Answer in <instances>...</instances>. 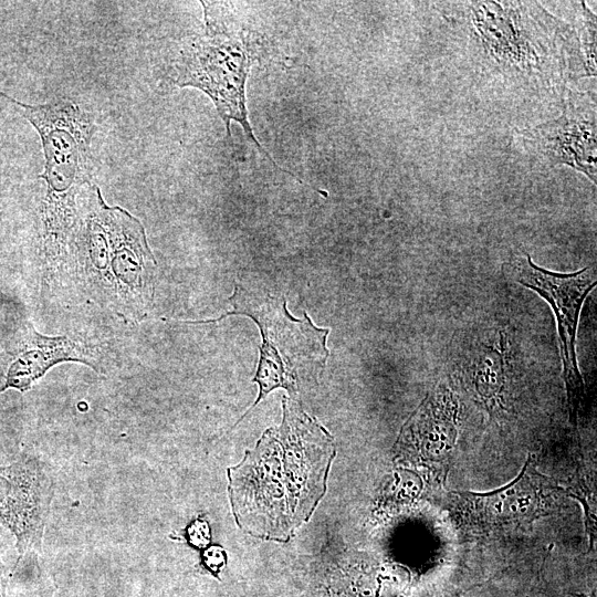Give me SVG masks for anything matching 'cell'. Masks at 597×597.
Masks as SVG:
<instances>
[{
	"mask_svg": "<svg viewBox=\"0 0 597 597\" xmlns=\"http://www.w3.org/2000/svg\"><path fill=\"white\" fill-rule=\"evenodd\" d=\"M335 454L333 436L284 397L281 425L227 469L237 525L253 537L289 542L325 495Z\"/></svg>",
	"mask_w": 597,
	"mask_h": 597,
	"instance_id": "1",
	"label": "cell"
},
{
	"mask_svg": "<svg viewBox=\"0 0 597 597\" xmlns=\"http://www.w3.org/2000/svg\"><path fill=\"white\" fill-rule=\"evenodd\" d=\"M442 4L460 56L492 85L563 98L568 81L586 77L574 28L538 2Z\"/></svg>",
	"mask_w": 597,
	"mask_h": 597,
	"instance_id": "2",
	"label": "cell"
},
{
	"mask_svg": "<svg viewBox=\"0 0 597 597\" xmlns=\"http://www.w3.org/2000/svg\"><path fill=\"white\" fill-rule=\"evenodd\" d=\"M38 132L44 155L39 175L45 182L40 202L42 253L49 269L65 262L77 219L81 196L92 184L91 145L94 116L69 100L27 104L0 91Z\"/></svg>",
	"mask_w": 597,
	"mask_h": 597,
	"instance_id": "3",
	"label": "cell"
},
{
	"mask_svg": "<svg viewBox=\"0 0 597 597\" xmlns=\"http://www.w3.org/2000/svg\"><path fill=\"white\" fill-rule=\"evenodd\" d=\"M205 25L181 50L175 66V84L207 94L214 104L230 137L237 122L248 139L280 168L255 138L247 108V80L259 60L261 41L256 33L220 14L217 3L201 2Z\"/></svg>",
	"mask_w": 597,
	"mask_h": 597,
	"instance_id": "4",
	"label": "cell"
},
{
	"mask_svg": "<svg viewBox=\"0 0 597 597\" xmlns=\"http://www.w3.org/2000/svg\"><path fill=\"white\" fill-rule=\"evenodd\" d=\"M229 302L232 311L214 320L191 323H214L233 314L249 316L256 323L262 346L253 378L259 385V395L252 408L276 388L296 396L306 381L324 369L328 357V328L315 326L306 313L301 320L293 317L284 297L266 291L238 284Z\"/></svg>",
	"mask_w": 597,
	"mask_h": 597,
	"instance_id": "5",
	"label": "cell"
},
{
	"mask_svg": "<svg viewBox=\"0 0 597 597\" xmlns=\"http://www.w3.org/2000/svg\"><path fill=\"white\" fill-rule=\"evenodd\" d=\"M504 270L515 282L535 291L552 306L557 321L569 419L576 428L585 394L577 364L576 333L583 303L597 284L595 270L584 268L574 273H556L536 265L527 253L512 258L504 264Z\"/></svg>",
	"mask_w": 597,
	"mask_h": 597,
	"instance_id": "6",
	"label": "cell"
},
{
	"mask_svg": "<svg viewBox=\"0 0 597 597\" xmlns=\"http://www.w3.org/2000/svg\"><path fill=\"white\" fill-rule=\"evenodd\" d=\"M562 489L536 470L531 455L519 475L488 493L452 492L459 525L476 534L514 530L532 524L555 506Z\"/></svg>",
	"mask_w": 597,
	"mask_h": 597,
	"instance_id": "7",
	"label": "cell"
},
{
	"mask_svg": "<svg viewBox=\"0 0 597 597\" xmlns=\"http://www.w3.org/2000/svg\"><path fill=\"white\" fill-rule=\"evenodd\" d=\"M107 223L109 303L119 315L139 321L154 300L157 262L139 219L119 206H109Z\"/></svg>",
	"mask_w": 597,
	"mask_h": 597,
	"instance_id": "8",
	"label": "cell"
},
{
	"mask_svg": "<svg viewBox=\"0 0 597 597\" xmlns=\"http://www.w3.org/2000/svg\"><path fill=\"white\" fill-rule=\"evenodd\" d=\"M562 106L563 112L557 118L523 132L524 147L537 163L548 168L569 166L596 184L595 98L585 92L566 88Z\"/></svg>",
	"mask_w": 597,
	"mask_h": 597,
	"instance_id": "9",
	"label": "cell"
},
{
	"mask_svg": "<svg viewBox=\"0 0 597 597\" xmlns=\"http://www.w3.org/2000/svg\"><path fill=\"white\" fill-rule=\"evenodd\" d=\"M54 491V479L38 457L0 464V524L14 536L18 559L41 552Z\"/></svg>",
	"mask_w": 597,
	"mask_h": 597,
	"instance_id": "10",
	"label": "cell"
},
{
	"mask_svg": "<svg viewBox=\"0 0 597 597\" xmlns=\"http://www.w3.org/2000/svg\"><path fill=\"white\" fill-rule=\"evenodd\" d=\"M458 412L452 391L438 385L401 428L395 446L396 457L415 464H441L455 444Z\"/></svg>",
	"mask_w": 597,
	"mask_h": 597,
	"instance_id": "11",
	"label": "cell"
},
{
	"mask_svg": "<svg viewBox=\"0 0 597 597\" xmlns=\"http://www.w3.org/2000/svg\"><path fill=\"white\" fill-rule=\"evenodd\" d=\"M76 362L102 374L96 353L67 336H46L25 323L18 334L0 394L8 389L25 392L53 366Z\"/></svg>",
	"mask_w": 597,
	"mask_h": 597,
	"instance_id": "12",
	"label": "cell"
},
{
	"mask_svg": "<svg viewBox=\"0 0 597 597\" xmlns=\"http://www.w3.org/2000/svg\"><path fill=\"white\" fill-rule=\"evenodd\" d=\"M576 14L570 23L575 30L586 76H596V15L584 1L573 2Z\"/></svg>",
	"mask_w": 597,
	"mask_h": 597,
	"instance_id": "13",
	"label": "cell"
},
{
	"mask_svg": "<svg viewBox=\"0 0 597 597\" xmlns=\"http://www.w3.org/2000/svg\"><path fill=\"white\" fill-rule=\"evenodd\" d=\"M498 355H484L482 362L475 364L473 384L481 400L494 407L503 389V376Z\"/></svg>",
	"mask_w": 597,
	"mask_h": 597,
	"instance_id": "14",
	"label": "cell"
},
{
	"mask_svg": "<svg viewBox=\"0 0 597 597\" xmlns=\"http://www.w3.org/2000/svg\"><path fill=\"white\" fill-rule=\"evenodd\" d=\"M55 590L56 586L38 562L33 583L14 596L10 595L7 588V597H53Z\"/></svg>",
	"mask_w": 597,
	"mask_h": 597,
	"instance_id": "15",
	"label": "cell"
},
{
	"mask_svg": "<svg viewBox=\"0 0 597 597\" xmlns=\"http://www.w3.org/2000/svg\"><path fill=\"white\" fill-rule=\"evenodd\" d=\"M226 563L227 554L221 547L212 546L203 552L202 565L214 577L219 578V573Z\"/></svg>",
	"mask_w": 597,
	"mask_h": 597,
	"instance_id": "16",
	"label": "cell"
},
{
	"mask_svg": "<svg viewBox=\"0 0 597 597\" xmlns=\"http://www.w3.org/2000/svg\"><path fill=\"white\" fill-rule=\"evenodd\" d=\"M188 542L197 547H206L210 542V531L208 523L205 520L193 521L187 528Z\"/></svg>",
	"mask_w": 597,
	"mask_h": 597,
	"instance_id": "17",
	"label": "cell"
},
{
	"mask_svg": "<svg viewBox=\"0 0 597 597\" xmlns=\"http://www.w3.org/2000/svg\"><path fill=\"white\" fill-rule=\"evenodd\" d=\"M8 584L0 577V597H7Z\"/></svg>",
	"mask_w": 597,
	"mask_h": 597,
	"instance_id": "18",
	"label": "cell"
},
{
	"mask_svg": "<svg viewBox=\"0 0 597 597\" xmlns=\"http://www.w3.org/2000/svg\"><path fill=\"white\" fill-rule=\"evenodd\" d=\"M441 597H461L460 595H457V594H446Z\"/></svg>",
	"mask_w": 597,
	"mask_h": 597,
	"instance_id": "19",
	"label": "cell"
},
{
	"mask_svg": "<svg viewBox=\"0 0 597 597\" xmlns=\"http://www.w3.org/2000/svg\"><path fill=\"white\" fill-rule=\"evenodd\" d=\"M2 200H3V199H2V196H1V193H0V218H1V213H2Z\"/></svg>",
	"mask_w": 597,
	"mask_h": 597,
	"instance_id": "20",
	"label": "cell"
}]
</instances>
